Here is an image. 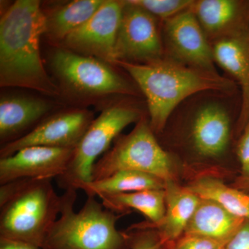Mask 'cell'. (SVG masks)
Instances as JSON below:
<instances>
[{"instance_id": "cell-23", "label": "cell", "mask_w": 249, "mask_h": 249, "mask_svg": "<svg viewBox=\"0 0 249 249\" xmlns=\"http://www.w3.org/2000/svg\"><path fill=\"white\" fill-rule=\"evenodd\" d=\"M163 22L191 7V0H129Z\"/></svg>"}, {"instance_id": "cell-27", "label": "cell", "mask_w": 249, "mask_h": 249, "mask_svg": "<svg viewBox=\"0 0 249 249\" xmlns=\"http://www.w3.org/2000/svg\"><path fill=\"white\" fill-rule=\"evenodd\" d=\"M225 249H249V221H245L240 230L228 242Z\"/></svg>"}, {"instance_id": "cell-14", "label": "cell", "mask_w": 249, "mask_h": 249, "mask_svg": "<svg viewBox=\"0 0 249 249\" xmlns=\"http://www.w3.org/2000/svg\"><path fill=\"white\" fill-rule=\"evenodd\" d=\"M191 137L199 155L207 157L222 155L231 137V119L225 106L216 101L201 105L193 118Z\"/></svg>"}, {"instance_id": "cell-9", "label": "cell", "mask_w": 249, "mask_h": 249, "mask_svg": "<svg viewBox=\"0 0 249 249\" xmlns=\"http://www.w3.org/2000/svg\"><path fill=\"white\" fill-rule=\"evenodd\" d=\"M93 121L84 107L70 108L50 114L21 138L2 145L0 159L31 146L74 149Z\"/></svg>"}, {"instance_id": "cell-5", "label": "cell", "mask_w": 249, "mask_h": 249, "mask_svg": "<svg viewBox=\"0 0 249 249\" xmlns=\"http://www.w3.org/2000/svg\"><path fill=\"white\" fill-rule=\"evenodd\" d=\"M50 65L58 81L60 96L79 104L107 105L112 97L137 94L114 65L99 59L57 47L51 54Z\"/></svg>"}, {"instance_id": "cell-29", "label": "cell", "mask_w": 249, "mask_h": 249, "mask_svg": "<svg viewBox=\"0 0 249 249\" xmlns=\"http://www.w3.org/2000/svg\"><path fill=\"white\" fill-rule=\"evenodd\" d=\"M222 249H225V247H224V248H222Z\"/></svg>"}, {"instance_id": "cell-17", "label": "cell", "mask_w": 249, "mask_h": 249, "mask_svg": "<svg viewBox=\"0 0 249 249\" xmlns=\"http://www.w3.org/2000/svg\"><path fill=\"white\" fill-rule=\"evenodd\" d=\"M166 210L164 219L157 229L165 244L178 240L184 234L201 199L189 188H181L174 181L165 183Z\"/></svg>"}, {"instance_id": "cell-20", "label": "cell", "mask_w": 249, "mask_h": 249, "mask_svg": "<svg viewBox=\"0 0 249 249\" xmlns=\"http://www.w3.org/2000/svg\"><path fill=\"white\" fill-rule=\"evenodd\" d=\"M165 188V182L160 178L133 170L117 172L107 178L83 183L79 187L87 196L93 197Z\"/></svg>"}, {"instance_id": "cell-3", "label": "cell", "mask_w": 249, "mask_h": 249, "mask_svg": "<svg viewBox=\"0 0 249 249\" xmlns=\"http://www.w3.org/2000/svg\"><path fill=\"white\" fill-rule=\"evenodd\" d=\"M61 204L52 179L24 178L0 185V238L42 248Z\"/></svg>"}, {"instance_id": "cell-26", "label": "cell", "mask_w": 249, "mask_h": 249, "mask_svg": "<svg viewBox=\"0 0 249 249\" xmlns=\"http://www.w3.org/2000/svg\"><path fill=\"white\" fill-rule=\"evenodd\" d=\"M237 155L240 162L242 176L249 182V116L238 144Z\"/></svg>"}, {"instance_id": "cell-18", "label": "cell", "mask_w": 249, "mask_h": 249, "mask_svg": "<svg viewBox=\"0 0 249 249\" xmlns=\"http://www.w3.org/2000/svg\"><path fill=\"white\" fill-rule=\"evenodd\" d=\"M104 2V0H73L43 10L46 38L60 46L72 32L86 22Z\"/></svg>"}, {"instance_id": "cell-1", "label": "cell", "mask_w": 249, "mask_h": 249, "mask_svg": "<svg viewBox=\"0 0 249 249\" xmlns=\"http://www.w3.org/2000/svg\"><path fill=\"white\" fill-rule=\"evenodd\" d=\"M45 15L38 0H16L0 19V86L38 91L60 97L41 57Z\"/></svg>"}, {"instance_id": "cell-15", "label": "cell", "mask_w": 249, "mask_h": 249, "mask_svg": "<svg viewBox=\"0 0 249 249\" xmlns=\"http://www.w3.org/2000/svg\"><path fill=\"white\" fill-rule=\"evenodd\" d=\"M212 45L214 62L240 83L242 113L249 116V45L243 36L231 31L216 37Z\"/></svg>"}, {"instance_id": "cell-12", "label": "cell", "mask_w": 249, "mask_h": 249, "mask_svg": "<svg viewBox=\"0 0 249 249\" xmlns=\"http://www.w3.org/2000/svg\"><path fill=\"white\" fill-rule=\"evenodd\" d=\"M73 150L74 149L31 146L1 158L0 185L24 178H57L66 171Z\"/></svg>"}, {"instance_id": "cell-13", "label": "cell", "mask_w": 249, "mask_h": 249, "mask_svg": "<svg viewBox=\"0 0 249 249\" xmlns=\"http://www.w3.org/2000/svg\"><path fill=\"white\" fill-rule=\"evenodd\" d=\"M52 103L24 95H4L0 99L1 146L25 135L49 116Z\"/></svg>"}, {"instance_id": "cell-7", "label": "cell", "mask_w": 249, "mask_h": 249, "mask_svg": "<svg viewBox=\"0 0 249 249\" xmlns=\"http://www.w3.org/2000/svg\"><path fill=\"white\" fill-rule=\"evenodd\" d=\"M123 170L149 174L164 181H173L174 165L171 157L157 142L145 116L132 132L120 135L114 145L93 165L91 179L97 181Z\"/></svg>"}, {"instance_id": "cell-24", "label": "cell", "mask_w": 249, "mask_h": 249, "mask_svg": "<svg viewBox=\"0 0 249 249\" xmlns=\"http://www.w3.org/2000/svg\"><path fill=\"white\" fill-rule=\"evenodd\" d=\"M130 249H167L166 244L162 241L158 232L147 227L139 228V231L124 232Z\"/></svg>"}, {"instance_id": "cell-4", "label": "cell", "mask_w": 249, "mask_h": 249, "mask_svg": "<svg viewBox=\"0 0 249 249\" xmlns=\"http://www.w3.org/2000/svg\"><path fill=\"white\" fill-rule=\"evenodd\" d=\"M76 190L61 196L60 217L54 223L42 249H130L124 232L116 229L121 217L93 196H88L78 212L73 210Z\"/></svg>"}, {"instance_id": "cell-6", "label": "cell", "mask_w": 249, "mask_h": 249, "mask_svg": "<svg viewBox=\"0 0 249 249\" xmlns=\"http://www.w3.org/2000/svg\"><path fill=\"white\" fill-rule=\"evenodd\" d=\"M143 116L140 108L123 100L104 106L75 147L66 171L55 178L59 188L78 191L82 184L92 181L91 172L98 157L110 149L111 142L125 127Z\"/></svg>"}, {"instance_id": "cell-16", "label": "cell", "mask_w": 249, "mask_h": 249, "mask_svg": "<svg viewBox=\"0 0 249 249\" xmlns=\"http://www.w3.org/2000/svg\"><path fill=\"white\" fill-rule=\"evenodd\" d=\"M216 201L201 199L184 234L197 235L227 245L245 223Z\"/></svg>"}, {"instance_id": "cell-8", "label": "cell", "mask_w": 249, "mask_h": 249, "mask_svg": "<svg viewBox=\"0 0 249 249\" xmlns=\"http://www.w3.org/2000/svg\"><path fill=\"white\" fill-rule=\"evenodd\" d=\"M124 2L114 49L115 62L147 64L163 58L159 19L129 0Z\"/></svg>"}, {"instance_id": "cell-25", "label": "cell", "mask_w": 249, "mask_h": 249, "mask_svg": "<svg viewBox=\"0 0 249 249\" xmlns=\"http://www.w3.org/2000/svg\"><path fill=\"white\" fill-rule=\"evenodd\" d=\"M225 244L197 235L183 234L181 237L167 244L168 249H222Z\"/></svg>"}, {"instance_id": "cell-2", "label": "cell", "mask_w": 249, "mask_h": 249, "mask_svg": "<svg viewBox=\"0 0 249 249\" xmlns=\"http://www.w3.org/2000/svg\"><path fill=\"white\" fill-rule=\"evenodd\" d=\"M146 98L150 124L155 133L164 129L170 115L187 98L204 91H231L229 80L211 72L168 58L147 64L116 61Z\"/></svg>"}, {"instance_id": "cell-19", "label": "cell", "mask_w": 249, "mask_h": 249, "mask_svg": "<svg viewBox=\"0 0 249 249\" xmlns=\"http://www.w3.org/2000/svg\"><path fill=\"white\" fill-rule=\"evenodd\" d=\"M103 206L114 213L124 212L127 209H134L143 214L155 227L161 224L166 210L165 190H147L107 195L100 196Z\"/></svg>"}, {"instance_id": "cell-21", "label": "cell", "mask_w": 249, "mask_h": 249, "mask_svg": "<svg viewBox=\"0 0 249 249\" xmlns=\"http://www.w3.org/2000/svg\"><path fill=\"white\" fill-rule=\"evenodd\" d=\"M191 9L207 37L216 38L232 31L240 4L234 0H199L193 1Z\"/></svg>"}, {"instance_id": "cell-11", "label": "cell", "mask_w": 249, "mask_h": 249, "mask_svg": "<svg viewBox=\"0 0 249 249\" xmlns=\"http://www.w3.org/2000/svg\"><path fill=\"white\" fill-rule=\"evenodd\" d=\"M163 34L164 52H168V59L217 72L212 45L191 7L164 21Z\"/></svg>"}, {"instance_id": "cell-10", "label": "cell", "mask_w": 249, "mask_h": 249, "mask_svg": "<svg viewBox=\"0 0 249 249\" xmlns=\"http://www.w3.org/2000/svg\"><path fill=\"white\" fill-rule=\"evenodd\" d=\"M124 1L104 0L98 11L58 47L114 65L116 37Z\"/></svg>"}, {"instance_id": "cell-28", "label": "cell", "mask_w": 249, "mask_h": 249, "mask_svg": "<svg viewBox=\"0 0 249 249\" xmlns=\"http://www.w3.org/2000/svg\"><path fill=\"white\" fill-rule=\"evenodd\" d=\"M0 249H42L36 246L17 242V241L0 238Z\"/></svg>"}, {"instance_id": "cell-22", "label": "cell", "mask_w": 249, "mask_h": 249, "mask_svg": "<svg viewBox=\"0 0 249 249\" xmlns=\"http://www.w3.org/2000/svg\"><path fill=\"white\" fill-rule=\"evenodd\" d=\"M188 188L201 199L216 201L232 214L249 222V195L247 193L213 178H199Z\"/></svg>"}]
</instances>
